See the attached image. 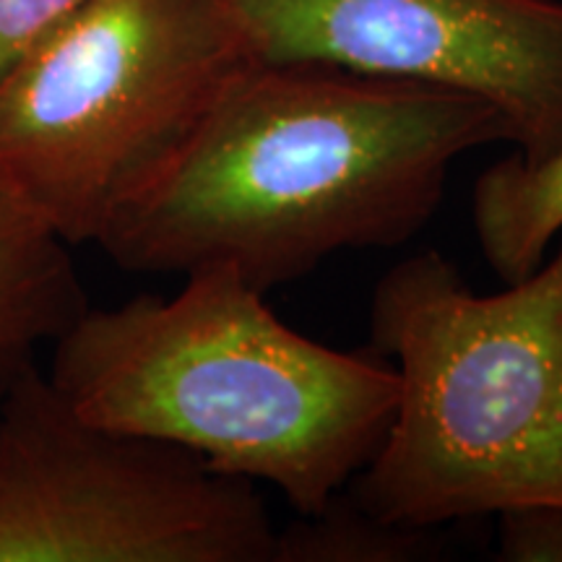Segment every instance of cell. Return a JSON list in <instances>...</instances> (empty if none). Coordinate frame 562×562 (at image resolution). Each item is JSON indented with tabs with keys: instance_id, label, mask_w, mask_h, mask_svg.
<instances>
[{
	"instance_id": "obj_1",
	"label": "cell",
	"mask_w": 562,
	"mask_h": 562,
	"mask_svg": "<svg viewBox=\"0 0 562 562\" xmlns=\"http://www.w3.org/2000/svg\"><path fill=\"white\" fill-rule=\"evenodd\" d=\"M508 140L487 102L321 63L250 60L97 245L121 269H232L269 294L430 224L456 161Z\"/></svg>"
},
{
	"instance_id": "obj_2",
	"label": "cell",
	"mask_w": 562,
	"mask_h": 562,
	"mask_svg": "<svg viewBox=\"0 0 562 562\" xmlns=\"http://www.w3.org/2000/svg\"><path fill=\"white\" fill-rule=\"evenodd\" d=\"M45 372L81 417L271 484L300 516L349 490L398 402L385 357L294 331L224 266L186 273L170 297L89 305L50 344Z\"/></svg>"
},
{
	"instance_id": "obj_3",
	"label": "cell",
	"mask_w": 562,
	"mask_h": 562,
	"mask_svg": "<svg viewBox=\"0 0 562 562\" xmlns=\"http://www.w3.org/2000/svg\"><path fill=\"white\" fill-rule=\"evenodd\" d=\"M370 344L398 402L351 503L417 531L562 508V235L495 294L438 250L404 258L372 292Z\"/></svg>"
},
{
	"instance_id": "obj_4",
	"label": "cell",
	"mask_w": 562,
	"mask_h": 562,
	"mask_svg": "<svg viewBox=\"0 0 562 562\" xmlns=\"http://www.w3.org/2000/svg\"><path fill=\"white\" fill-rule=\"evenodd\" d=\"M248 63L229 0H83L0 79V186L97 245Z\"/></svg>"
},
{
	"instance_id": "obj_5",
	"label": "cell",
	"mask_w": 562,
	"mask_h": 562,
	"mask_svg": "<svg viewBox=\"0 0 562 562\" xmlns=\"http://www.w3.org/2000/svg\"><path fill=\"white\" fill-rule=\"evenodd\" d=\"M248 480L97 425L37 364L0 391V562H273Z\"/></svg>"
},
{
	"instance_id": "obj_6",
	"label": "cell",
	"mask_w": 562,
	"mask_h": 562,
	"mask_svg": "<svg viewBox=\"0 0 562 562\" xmlns=\"http://www.w3.org/2000/svg\"><path fill=\"white\" fill-rule=\"evenodd\" d=\"M258 63H321L487 102L524 165L562 151V0H229Z\"/></svg>"
},
{
	"instance_id": "obj_7",
	"label": "cell",
	"mask_w": 562,
	"mask_h": 562,
	"mask_svg": "<svg viewBox=\"0 0 562 562\" xmlns=\"http://www.w3.org/2000/svg\"><path fill=\"white\" fill-rule=\"evenodd\" d=\"M87 307L70 245L0 186V391Z\"/></svg>"
},
{
	"instance_id": "obj_8",
	"label": "cell",
	"mask_w": 562,
	"mask_h": 562,
	"mask_svg": "<svg viewBox=\"0 0 562 562\" xmlns=\"http://www.w3.org/2000/svg\"><path fill=\"white\" fill-rule=\"evenodd\" d=\"M472 220L490 269L505 284L529 277L562 235V151L542 165L516 154L490 165L476 178Z\"/></svg>"
},
{
	"instance_id": "obj_9",
	"label": "cell",
	"mask_w": 562,
	"mask_h": 562,
	"mask_svg": "<svg viewBox=\"0 0 562 562\" xmlns=\"http://www.w3.org/2000/svg\"><path fill=\"white\" fill-rule=\"evenodd\" d=\"M438 550L430 531L378 521L349 497L277 531L273 562H412Z\"/></svg>"
},
{
	"instance_id": "obj_10",
	"label": "cell",
	"mask_w": 562,
	"mask_h": 562,
	"mask_svg": "<svg viewBox=\"0 0 562 562\" xmlns=\"http://www.w3.org/2000/svg\"><path fill=\"white\" fill-rule=\"evenodd\" d=\"M83 0H0V79Z\"/></svg>"
},
{
	"instance_id": "obj_11",
	"label": "cell",
	"mask_w": 562,
	"mask_h": 562,
	"mask_svg": "<svg viewBox=\"0 0 562 562\" xmlns=\"http://www.w3.org/2000/svg\"><path fill=\"white\" fill-rule=\"evenodd\" d=\"M497 521V560L562 562V508L510 510Z\"/></svg>"
}]
</instances>
